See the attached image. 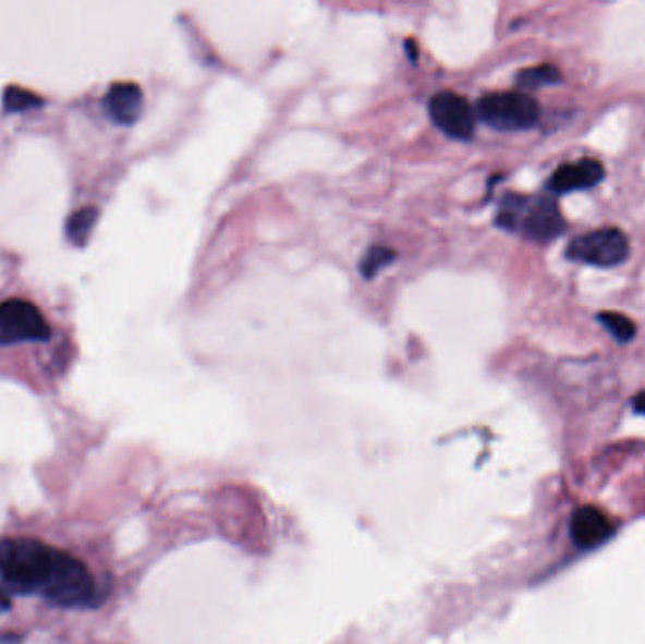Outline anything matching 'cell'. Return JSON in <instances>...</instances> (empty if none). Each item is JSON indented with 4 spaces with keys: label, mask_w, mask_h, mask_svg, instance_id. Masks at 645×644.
<instances>
[{
    "label": "cell",
    "mask_w": 645,
    "mask_h": 644,
    "mask_svg": "<svg viewBox=\"0 0 645 644\" xmlns=\"http://www.w3.org/2000/svg\"><path fill=\"white\" fill-rule=\"evenodd\" d=\"M0 579L15 594L36 595L66 609H87L99 602L85 563L36 538L0 540Z\"/></svg>",
    "instance_id": "6da1fadb"
},
{
    "label": "cell",
    "mask_w": 645,
    "mask_h": 644,
    "mask_svg": "<svg viewBox=\"0 0 645 644\" xmlns=\"http://www.w3.org/2000/svg\"><path fill=\"white\" fill-rule=\"evenodd\" d=\"M497 223L533 242H551L567 231L561 208L549 197L506 195L498 206Z\"/></svg>",
    "instance_id": "7a4b0ae2"
},
{
    "label": "cell",
    "mask_w": 645,
    "mask_h": 644,
    "mask_svg": "<svg viewBox=\"0 0 645 644\" xmlns=\"http://www.w3.org/2000/svg\"><path fill=\"white\" fill-rule=\"evenodd\" d=\"M476 112L479 120L497 131H526L540 120V105L523 92L485 95L477 102Z\"/></svg>",
    "instance_id": "3957f363"
},
{
    "label": "cell",
    "mask_w": 645,
    "mask_h": 644,
    "mask_svg": "<svg viewBox=\"0 0 645 644\" xmlns=\"http://www.w3.org/2000/svg\"><path fill=\"white\" fill-rule=\"evenodd\" d=\"M631 254V244L626 234L616 227H604L591 233L580 234L570 242L567 257L572 262L585 263L593 267H618L626 262Z\"/></svg>",
    "instance_id": "277c9868"
},
{
    "label": "cell",
    "mask_w": 645,
    "mask_h": 644,
    "mask_svg": "<svg viewBox=\"0 0 645 644\" xmlns=\"http://www.w3.org/2000/svg\"><path fill=\"white\" fill-rule=\"evenodd\" d=\"M50 324L33 303L10 299L0 303V347L50 339Z\"/></svg>",
    "instance_id": "5b68a950"
},
{
    "label": "cell",
    "mask_w": 645,
    "mask_h": 644,
    "mask_svg": "<svg viewBox=\"0 0 645 644\" xmlns=\"http://www.w3.org/2000/svg\"><path fill=\"white\" fill-rule=\"evenodd\" d=\"M436 127L457 141H471L476 131V116L468 100L451 92L438 93L428 105Z\"/></svg>",
    "instance_id": "8992f818"
},
{
    "label": "cell",
    "mask_w": 645,
    "mask_h": 644,
    "mask_svg": "<svg viewBox=\"0 0 645 644\" xmlns=\"http://www.w3.org/2000/svg\"><path fill=\"white\" fill-rule=\"evenodd\" d=\"M604 177H606V170L600 161L582 159L577 163L562 165L561 169L555 170L553 177L547 180V190L557 195L582 192L600 184Z\"/></svg>",
    "instance_id": "52a82bcc"
},
{
    "label": "cell",
    "mask_w": 645,
    "mask_h": 644,
    "mask_svg": "<svg viewBox=\"0 0 645 644\" xmlns=\"http://www.w3.org/2000/svg\"><path fill=\"white\" fill-rule=\"evenodd\" d=\"M570 533H572L575 545L583 550H591L610 538L613 525L608 517L595 507H582V509L575 510V514L572 517Z\"/></svg>",
    "instance_id": "ba28073f"
},
{
    "label": "cell",
    "mask_w": 645,
    "mask_h": 644,
    "mask_svg": "<svg viewBox=\"0 0 645 644\" xmlns=\"http://www.w3.org/2000/svg\"><path fill=\"white\" fill-rule=\"evenodd\" d=\"M142 89L133 82H120L110 87L106 95L105 108L108 116L121 125H133L142 113Z\"/></svg>",
    "instance_id": "9c48e42d"
},
{
    "label": "cell",
    "mask_w": 645,
    "mask_h": 644,
    "mask_svg": "<svg viewBox=\"0 0 645 644\" xmlns=\"http://www.w3.org/2000/svg\"><path fill=\"white\" fill-rule=\"evenodd\" d=\"M99 220V210L93 206H85L82 210L72 214L69 221H66V236L72 244L76 246H84L85 242L89 241L93 229L97 226Z\"/></svg>",
    "instance_id": "30bf717a"
},
{
    "label": "cell",
    "mask_w": 645,
    "mask_h": 644,
    "mask_svg": "<svg viewBox=\"0 0 645 644\" xmlns=\"http://www.w3.org/2000/svg\"><path fill=\"white\" fill-rule=\"evenodd\" d=\"M559 82H561V71L553 64H540V66H533V69H526L518 74V84L523 89H538V87L559 84Z\"/></svg>",
    "instance_id": "8fae6325"
},
{
    "label": "cell",
    "mask_w": 645,
    "mask_h": 644,
    "mask_svg": "<svg viewBox=\"0 0 645 644\" xmlns=\"http://www.w3.org/2000/svg\"><path fill=\"white\" fill-rule=\"evenodd\" d=\"M596 318L606 327V331L613 339L619 340V342H631L636 337L634 321L626 318L624 314H619V312H600Z\"/></svg>",
    "instance_id": "7c38bea8"
},
{
    "label": "cell",
    "mask_w": 645,
    "mask_h": 644,
    "mask_svg": "<svg viewBox=\"0 0 645 644\" xmlns=\"http://www.w3.org/2000/svg\"><path fill=\"white\" fill-rule=\"evenodd\" d=\"M393 250L387 248V246H374V248L366 252L363 262H361V272L365 278H374L378 275L379 270L386 269L389 263L394 262Z\"/></svg>",
    "instance_id": "4fadbf2b"
},
{
    "label": "cell",
    "mask_w": 645,
    "mask_h": 644,
    "mask_svg": "<svg viewBox=\"0 0 645 644\" xmlns=\"http://www.w3.org/2000/svg\"><path fill=\"white\" fill-rule=\"evenodd\" d=\"M40 105H42L40 97H36L35 93L20 89V87H8L4 93V107L8 112H25V110L38 108Z\"/></svg>",
    "instance_id": "5bb4252c"
},
{
    "label": "cell",
    "mask_w": 645,
    "mask_h": 644,
    "mask_svg": "<svg viewBox=\"0 0 645 644\" xmlns=\"http://www.w3.org/2000/svg\"><path fill=\"white\" fill-rule=\"evenodd\" d=\"M10 607H12L10 597H8V594L4 592V590L0 588V615H2V612H7Z\"/></svg>",
    "instance_id": "9a60e30c"
},
{
    "label": "cell",
    "mask_w": 645,
    "mask_h": 644,
    "mask_svg": "<svg viewBox=\"0 0 645 644\" xmlns=\"http://www.w3.org/2000/svg\"><path fill=\"white\" fill-rule=\"evenodd\" d=\"M634 409H636V412H640V414H645V391H642V393L634 399Z\"/></svg>",
    "instance_id": "2e32d148"
}]
</instances>
